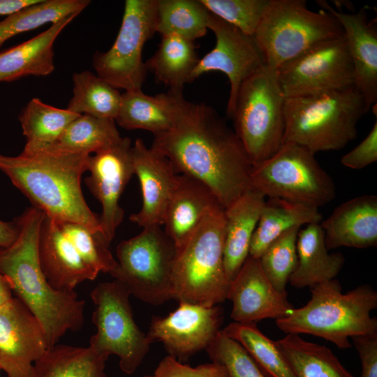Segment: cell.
<instances>
[{
    "instance_id": "b9f144b4",
    "label": "cell",
    "mask_w": 377,
    "mask_h": 377,
    "mask_svg": "<svg viewBox=\"0 0 377 377\" xmlns=\"http://www.w3.org/2000/svg\"><path fill=\"white\" fill-rule=\"evenodd\" d=\"M377 161V121L367 137L341 158V163L353 170L362 169Z\"/></svg>"
},
{
    "instance_id": "7bdbcfd3",
    "label": "cell",
    "mask_w": 377,
    "mask_h": 377,
    "mask_svg": "<svg viewBox=\"0 0 377 377\" xmlns=\"http://www.w3.org/2000/svg\"><path fill=\"white\" fill-rule=\"evenodd\" d=\"M352 339L361 361L360 377H377V334Z\"/></svg>"
},
{
    "instance_id": "4fadbf2b",
    "label": "cell",
    "mask_w": 377,
    "mask_h": 377,
    "mask_svg": "<svg viewBox=\"0 0 377 377\" xmlns=\"http://www.w3.org/2000/svg\"><path fill=\"white\" fill-rule=\"evenodd\" d=\"M276 73L286 98L318 95L355 86L353 65L344 35L316 43Z\"/></svg>"
},
{
    "instance_id": "1f68e13d",
    "label": "cell",
    "mask_w": 377,
    "mask_h": 377,
    "mask_svg": "<svg viewBox=\"0 0 377 377\" xmlns=\"http://www.w3.org/2000/svg\"><path fill=\"white\" fill-rule=\"evenodd\" d=\"M106 361L89 346L57 343L35 362L32 377H108Z\"/></svg>"
},
{
    "instance_id": "9a60e30c",
    "label": "cell",
    "mask_w": 377,
    "mask_h": 377,
    "mask_svg": "<svg viewBox=\"0 0 377 377\" xmlns=\"http://www.w3.org/2000/svg\"><path fill=\"white\" fill-rule=\"evenodd\" d=\"M223 320V309L219 304L205 306L179 302L168 316H154L146 335L151 344L161 342L169 355L186 360L207 349L221 330Z\"/></svg>"
},
{
    "instance_id": "8d00e7d4",
    "label": "cell",
    "mask_w": 377,
    "mask_h": 377,
    "mask_svg": "<svg viewBox=\"0 0 377 377\" xmlns=\"http://www.w3.org/2000/svg\"><path fill=\"white\" fill-rule=\"evenodd\" d=\"M222 330L246 350L266 377H295L275 341L256 323L232 322Z\"/></svg>"
},
{
    "instance_id": "ee69618b",
    "label": "cell",
    "mask_w": 377,
    "mask_h": 377,
    "mask_svg": "<svg viewBox=\"0 0 377 377\" xmlns=\"http://www.w3.org/2000/svg\"><path fill=\"white\" fill-rule=\"evenodd\" d=\"M19 234V228L15 219L6 222L0 220V248L8 247L14 242Z\"/></svg>"
},
{
    "instance_id": "4316f807",
    "label": "cell",
    "mask_w": 377,
    "mask_h": 377,
    "mask_svg": "<svg viewBox=\"0 0 377 377\" xmlns=\"http://www.w3.org/2000/svg\"><path fill=\"white\" fill-rule=\"evenodd\" d=\"M320 223L300 229L297 239V265L289 278L291 286L301 288L335 279L345 258L341 252L329 253Z\"/></svg>"
},
{
    "instance_id": "d6986e66",
    "label": "cell",
    "mask_w": 377,
    "mask_h": 377,
    "mask_svg": "<svg viewBox=\"0 0 377 377\" xmlns=\"http://www.w3.org/2000/svg\"><path fill=\"white\" fill-rule=\"evenodd\" d=\"M131 154L134 175L140 184L142 203L140 210L129 219L142 228L162 226L178 174L164 155L147 147L140 138L135 140Z\"/></svg>"
},
{
    "instance_id": "7402d4cb",
    "label": "cell",
    "mask_w": 377,
    "mask_h": 377,
    "mask_svg": "<svg viewBox=\"0 0 377 377\" xmlns=\"http://www.w3.org/2000/svg\"><path fill=\"white\" fill-rule=\"evenodd\" d=\"M320 225L328 250L368 248L377 244V196L363 195L337 207Z\"/></svg>"
},
{
    "instance_id": "5b68a950",
    "label": "cell",
    "mask_w": 377,
    "mask_h": 377,
    "mask_svg": "<svg viewBox=\"0 0 377 377\" xmlns=\"http://www.w3.org/2000/svg\"><path fill=\"white\" fill-rule=\"evenodd\" d=\"M368 112L355 86L318 95L286 98L283 143L297 144L314 154L342 149L355 139L357 123Z\"/></svg>"
},
{
    "instance_id": "6da1fadb",
    "label": "cell",
    "mask_w": 377,
    "mask_h": 377,
    "mask_svg": "<svg viewBox=\"0 0 377 377\" xmlns=\"http://www.w3.org/2000/svg\"><path fill=\"white\" fill-rule=\"evenodd\" d=\"M154 135L151 148L177 174L207 185L226 209L254 188L253 163L234 130L210 106L186 101L175 126Z\"/></svg>"
},
{
    "instance_id": "ffe728a7",
    "label": "cell",
    "mask_w": 377,
    "mask_h": 377,
    "mask_svg": "<svg viewBox=\"0 0 377 377\" xmlns=\"http://www.w3.org/2000/svg\"><path fill=\"white\" fill-rule=\"evenodd\" d=\"M317 3L334 15L342 27L353 65L355 87L369 111L377 101L376 21L368 19L364 8L347 13L335 10L325 1H317Z\"/></svg>"
},
{
    "instance_id": "277c9868",
    "label": "cell",
    "mask_w": 377,
    "mask_h": 377,
    "mask_svg": "<svg viewBox=\"0 0 377 377\" xmlns=\"http://www.w3.org/2000/svg\"><path fill=\"white\" fill-rule=\"evenodd\" d=\"M377 293L362 284L346 293L335 279L311 288V299L289 315L276 320L286 334H307L332 342L339 348L351 347L349 339L377 334Z\"/></svg>"
},
{
    "instance_id": "d4e9b609",
    "label": "cell",
    "mask_w": 377,
    "mask_h": 377,
    "mask_svg": "<svg viewBox=\"0 0 377 377\" xmlns=\"http://www.w3.org/2000/svg\"><path fill=\"white\" fill-rule=\"evenodd\" d=\"M265 198L263 193L253 188L224 209L223 261L231 281L249 255L251 239Z\"/></svg>"
},
{
    "instance_id": "4dcf8cb0",
    "label": "cell",
    "mask_w": 377,
    "mask_h": 377,
    "mask_svg": "<svg viewBox=\"0 0 377 377\" xmlns=\"http://www.w3.org/2000/svg\"><path fill=\"white\" fill-rule=\"evenodd\" d=\"M199 59L194 41L170 34L162 36L158 48L145 64L169 90L182 92Z\"/></svg>"
},
{
    "instance_id": "603a6c76",
    "label": "cell",
    "mask_w": 377,
    "mask_h": 377,
    "mask_svg": "<svg viewBox=\"0 0 377 377\" xmlns=\"http://www.w3.org/2000/svg\"><path fill=\"white\" fill-rule=\"evenodd\" d=\"M217 204L220 202L207 185L191 177L177 175L163 220V230L177 251Z\"/></svg>"
},
{
    "instance_id": "e0dca14e",
    "label": "cell",
    "mask_w": 377,
    "mask_h": 377,
    "mask_svg": "<svg viewBox=\"0 0 377 377\" xmlns=\"http://www.w3.org/2000/svg\"><path fill=\"white\" fill-rule=\"evenodd\" d=\"M47 348L43 327L20 299L0 307V369L7 377H32Z\"/></svg>"
},
{
    "instance_id": "60d3db41",
    "label": "cell",
    "mask_w": 377,
    "mask_h": 377,
    "mask_svg": "<svg viewBox=\"0 0 377 377\" xmlns=\"http://www.w3.org/2000/svg\"><path fill=\"white\" fill-rule=\"evenodd\" d=\"M153 377H229L226 367L218 362L202 364L195 367L184 364L168 355L158 364Z\"/></svg>"
},
{
    "instance_id": "7a4b0ae2",
    "label": "cell",
    "mask_w": 377,
    "mask_h": 377,
    "mask_svg": "<svg viewBox=\"0 0 377 377\" xmlns=\"http://www.w3.org/2000/svg\"><path fill=\"white\" fill-rule=\"evenodd\" d=\"M45 216L42 211L31 207L15 218L19 234L10 246L0 248V273L15 297L40 322L50 348L67 332L81 330L84 301L75 290L54 288L42 271L38 239Z\"/></svg>"
},
{
    "instance_id": "d6a6232c",
    "label": "cell",
    "mask_w": 377,
    "mask_h": 377,
    "mask_svg": "<svg viewBox=\"0 0 377 377\" xmlns=\"http://www.w3.org/2000/svg\"><path fill=\"white\" fill-rule=\"evenodd\" d=\"M73 82V94L67 110L77 114L116 119L121 101L118 89L88 71L74 73Z\"/></svg>"
},
{
    "instance_id": "bcb514c9",
    "label": "cell",
    "mask_w": 377,
    "mask_h": 377,
    "mask_svg": "<svg viewBox=\"0 0 377 377\" xmlns=\"http://www.w3.org/2000/svg\"><path fill=\"white\" fill-rule=\"evenodd\" d=\"M13 297L9 283L0 273V307L10 302Z\"/></svg>"
},
{
    "instance_id": "9c48e42d",
    "label": "cell",
    "mask_w": 377,
    "mask_h": 377,
    "mask_svg": "<svg viewBox=\"0 0 377 377\" xmlns=\"http://www.w3.org/2000/svg\"><path fill=\"white\" fill-rule=\"evenodd\" d=\"M177 254L174 242L161 226H147L138 235L118 244L116 266L110 274L131 295L158 306L174 299Z\"/></svg>"
},
{
    "instance_id": "cb8c5ba5",
    "label": "cell",
    "mask_w": 377,
    "mask_h": 377,
    "mask_svg": "<svg viewBox=\"0 0 377 377\" xmlns=\"http://www.w3.org/2000/svg\"><path fill=\"white\" fill-rule=\"evenodd\" d=\"M182 92L169 90L149 96L142 90L121 94L114 121L128 130L143 129L153 135L164 133L177 122L186 103Z\"/></svg>"
},
{
    "instance_id": "ac0fdd59",
    "label": "cell",
    "mask_w": 377,
    "mask_h": 377,
    "mask_svg": "<svg viewBox=\"0 0 377 377\" xmlns=\"http://www.w3.org/2000/svg\"><path fill=\"white\" fill-rule=\"evenodd\" d=\"M227 300L232 304L230 317L238 323L277 320L289 315L294 308L287 293L276 290L266 277L259 258L249 256L232 280Z\"/></svg>"
},
{
    "instance_id": "7c38bea8",
    "label": "cell",
    "mask_w": 377,
    "mask_h": 377,
    "mask_svg": "<svg viewBox=\"0 0 377 377\" xmlns=\"http://www.w3.org/2000/svg\"><path fill=\"white\" fill-rule=\"evenodd\" d=\"M157 0H126L121 24L112 47L97 52V75L117 89L140 90L147 73L142 61L145 43L156 32Z\"/></svg>"
},
{
    "instance_id": "f546056e",
    "label": "cell",
    "mask_w": 377,
    "mask_h": 377,
    "mask_svg": "<svg viewBox=\"0 0 377 377\" xmlns=\"http://www.w3.org/2000/svg\"><path fill=\"white\" fill-rule=\"evenodd\" d=\"M295 377H355L327 347L287 334L275 341Z\"/></svg>"
},
{
    "instance_id": "c3c4849f",
    "label": "cell",
    "mask_w": 377,
    "mask_h": 377,
    "mask_svg": "<svg viewBox=\"0 0 377 377\" xmlns=\"http://www.w3.org/2000/svg\"><path fill=\"white\" fill-rule=\"evenodd\" d=\"M0 370H1V369H0Z\"/></svg>"
},
{
    "instance_id": "f6af8a7d",
    "label": "cell",
    "mask_w": 377,
    "mask_h": 377,
    "mask_svg": "<svg viewBox=\"0 0 377 377\" xmlns=\"http://www.w3.org/2000/svg\"><path fill=\"white\" fill-rule=\"evenodd\" d=\"M40 0H0V15H9Z\"/></svg>"
},
{
    "instance_id": "30bf717a",
    "label": "cell",
    "mask_w": 377,
    "mask_h": 377,
    "mask_svg": "<svg viewBox=\"0 0 377 377\" xmlns=\"http://www.w3.org/2000/svg\"><path fill=\"white\" fill-rule=\"evenodd\" d=\"M251 179L265 197L318 208L336 196L334 181L315 154L292 142H283L269 158L253 164Z\"/></svg>"
},
{
    "instance_id": "836d02e7",
    "label": "cell",
    "mask_w": 377,
    "mask_h": 377,
    "mask_svg": "<svg viewBox=\"0 0 377 377\" xmlns=\"http://www.w3.org/2000/svg\"><path fill=\"white\" fill-rule=\"evenodd\" d=\"M88 0H40L8 15L0 21V47L10 38L47 23L78 15L89 3Z\"/></svg>"
},
{
    "instance_id": "ba28073f",
    "label": "cell",
    "mask_w": 377,
    "mask_h": 377,
    "mask_svg": "<svg viewBox=\"0 0 377 377\" xmlns=\"http://www.w3.org/2000/svg\"><path fill=\"white\" fill-rule=\"evenodd\" d=\"M285 101L276 71L265 65L242 83L230 118L253 165L269 158L283 144Z\"/></svg>"
},
{
    "instance_id": "8992f818",
    "label": "cell",
    "mask_w": 377,
    "mask_h": 377,
    "mask_svg": "<svg viewBox=\"0 0 377 377\" xmlns=\"http://www.w3.org/2000/svg\"><path fill=\"white\" fill-rule=\"evenodd\" d=\"M225 214L213 207L177 251L174 272V299L205 306L227 300L231 281L224 266Z\"/></svg>"
},
{
    "instance_id": "f35d334b",
    "label": "cell",
    "mask_w": 377,
    "mask_h": 377,
    "mask_svg": "<svg viewBox=\"0 0 377 377\" xmlns=\"http://www.w3.org/2000/svg\"><path fill=\"white\" fill-rule=\"evenodd\" d=\"M212 14L253 36L270 0H200Z\"/></svg>"
},
{
    "instance_id": "484cf974",
    "label": "cell",
    "mask_w": 377,
    "mask_h": 377,
    "mask_svg": "<svg viewBox=\"0 0 377 377\" xmlns=\"http://www.w3.org/2000/svg\"><path fill=\"white\" fill-rule=\"evenodd\" d=\"M76 16L71 15L52 24L34 38L0 52V82L50 74L54 70V41Z\"/></svg>"
},
{
    "instance_id": "8fae6325",
    "label": "cell",
    "mask_w": 377,
    "mask_h": 377,
    "mask_svg": "<svg viewBox=\"0 0 377 377\" xmlns=\"http://www.w3.org/2000/svg\"><path fill=\"white\" fill-rule=\"evenodd\" d=\"M131 295L115 279L99 283L93 288L90 297L95 305L92 321L96 332L89 346L107 360L111 355H117L121 370L128 375L142 364L151 345L134 320Z\"/></svg>"
},
{
    "instance_id": "5bb4252c",
    "label": "cell",
    "mask_w": 377,
    "mask_h": 377,
    "mask_svg": "<svg viewBox=\"0 0 377 377\" xmlns=\"http://www.w3.org/2000/svg\"><path fill=\"white\" fill-rule=\"evenodd\" d=\"M207 27L214 32L216 44L199 59L192 72L191 82L209 71L223 73L230 82L226 112L231 117L242 83L264 65L263 59L253 36L243 33L210 12Z\"/></svg>"
},
{
    "instance_id": "7dc6e473",
    "label": "cell",
    "mask_w": 377,
    "mask_h": 377,
    "mask_svg": "<svg viewBox=\"0 0 377 377\" xmlns=\"http://www.w3.org/2000/svg\"><path fill=\"white\" fill-rule=\"evenodd\" d=\"M144 377H153V376H149V375H147V376H144Z\"/></svg>"
},
{
    "instance_id": "ab89813d",
    "label": "cell",
    "mask_w": 377,
    "mask_h": 377,
    "mask_svg": "<svg viewBox=\"0 0 377 377\" xmlns=\"http://www.w3.org/2000/svg\"><path fill=\"white\" fill-rule=\"evenodd\" d=\"M206 350L212 362L226 367L229 377H266L246 350L222 329Z\"/></svg>"
},
{
    "instance_id": "74e56055",
    "label": "cell",
    "mask_w": 377,
    "mask_h": 377,
    "mask_svg": "<svg viewBox=\"0 0 377 377\" xmlns=\"http://www.w3.org/2000/svg\"><path fill=\"white\" fill-rule=\"evenodd\" d=\"M300 229L294 227L281 234L259 257L266 277L274 288L282 293H287V283L297 267V239Z\"/></svg>"
},
{
    "instance_id": "83f0119b",
    "label": "cell",
    "mask_w": 377,
    "mask_h": 377,
    "mask_svg": "<svg viewBox=\"0 0 377 377\" xmlns=\"http://www.w3.org/2000/svg\"><path fill=\"white\" fill-rule=\"evenodd\" d=\"M322 220L323 215L318 207L268 198L253 232L249 256L259 258L268 245L288 230L320 223Z\"/></svg>"
},
{
    "instance_id": "d590c367",
    "label": "cell",
    "mask_w": 377,
    "mask_h": 377,
    "mask_svg": "<svg viewBox=\"0 0 377 377\" xmlns=\"http://www.w3.org/2000/svg\"><path fill=\"white\" fill-rule=\"evenodd\" d=\"M209 14L200 0H157L156 32L194 41L207 34Z\"/></svg>"
},
{
    "instance_id": "f1b7e54d",
    "label": "cell",
    "mask_w": 377,
    "mask_h": 377,
    "mask_svg": "<svg viewBox=\"0 0 377 377\" xmlns=\"http://www.w3.org/2000/svg\"><path fill=\"white\" fill-rule=\"evenodd\" d=\"M79 115L67 109L50 105L32 98L19 116L27 143L21 153L31 155L51 149L68 124Z\"/></svg>"
},
{
    "instance_id": "44dd1931",
    "label": "cell",
    "mask_w": 377,
    "mask_h": 377,
    "mask_svg": "<svg viewBox=\"0 0 377 377\" xmlns=\"http://www.w3.org/2000/svg\"><path fill=\"white\" fill-rule=\"evenodd\" d=\"M38 258L48 283L57 290H74L80 283L98 275L83 259L59 221L47 216L40 230Z\"/></svg>"
},
{
    "instance_id": "e575fe53",
    "label": "cell",
    "mask_w": 377,
    "mask_h": 377,
    "mask_svg": "<svg viewBox=\"0 0 377 377\" xmlns=\"http://www.w3.org/2000/svg\"><path fill=\"white\" fill-rule=\"evenodd\" d=\"M121 138L114 119L80 114L68 124L52 148L91 155L112 145Z\"/></svg>"
},
{
    "instance_id": "3957f363",
    "label": "cell",
    "mask_w": 377,
    "mask_h": 377,
    "mask_svg": "<svg viewBox=\"0 0 377 377\" xmlns=\"http://www.w3.org/2000/svg\"><path fill=\"white\" fill-rule=\"evenodd\" d=\"M89 156L54 148L14 157L0 154V170L45 216L103 233L99 216L88 207L81 188Z\"/></svg>"
},
{
    "instance_id": "2e32d148",
    "label": "cell",
    "mask_w": 377,
    "mask_h": 377,
    "mask_svg": "<svg viewBox=\"0 0 377 377\" xmlns=\"http://www.w3.org/2000/svg\"><path fill=\"white\" fill-rule=\"evenodd\" d=\"M131 147L130 138L121 137L88 158L90 175L85 179V184L101 204V227L110 243L124 219V211L119 200L134 175Z\"/></svg>"
},
{
    "instance_id": "52a82bcc",
    "label": "cell",
    "mask_w": 377,
    "mask_h": 377,
    "mask_svg": "<svg viewBox=\"0 0 377 377\" xmlns=\"http://www.w3.org/2000/svg\"><path fill=\"white\" fill-rule=\"evenodd\" d=\"M343 36L337 18L304 0H270L253 35L264 65L276 71L323 40Z\"/></svg>"
}]
</instances>
